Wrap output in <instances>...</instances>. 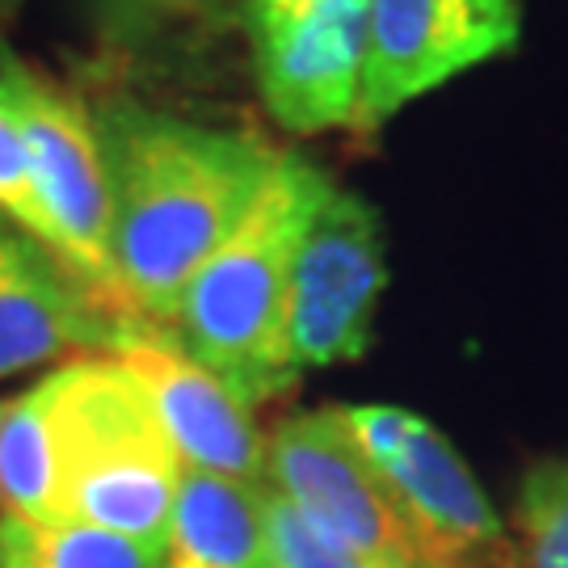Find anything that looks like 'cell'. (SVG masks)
Instances as JSON below:
<instances>
[{
	"label": "cell",
	"mask_w": 568,
	"mask_h": 568,
	"mask_svg": "<svg viewBox=\"0 0 568 568\" xmlns=\"http://www.w3.org/2000/svg\"><path fill=\"white\" fill-rule=\"evenodd\" d=\"M328 178L300 156H278L241 227L190 278L173 333L194 363L224 379L248 408L300 384L286 345L291 262Z\"/></svg>",
	"instance_id": "cell-2"
},
{
	"label": "cell",
	"mask_w": 568,
	"mask_h": 568,
	"mask_svg": "<svg viewBox=\"0 0 568 568\" xmlns=\"http://www.w3.org/2000/svg\"><path fill=\"white\" fill-rule=\"evenodd\" d=\"M0 102L9 105L26 140L60 262L110 312L126 316L110 262V185L93 105L9 47H0Z\"/></svg>",
	"instance_id": "cell-5"
},
{
	"label": "cell",
	"mask_w": 568,
	"mask_h": 568,
	"mask_svg": "<svg viewBox=\"0 0 568 568\" xmlns=\"http://www.w3.org/2000/svg\"><path fill=\"white\" fill-rule=\"evenodd\" d=\"M34 387L55 485L51 523H84L164 548L185 464L140 379L114 354H81Z\"/></svg>",
	"instance_id": "cell-3"
},
{
	"label": "cell",
	"mask_w": 568,
	"mask_h": 568,
	"mask_svg": "<svg viewBox=\"0 0 568 568\" xmlns=\"http://www.w3.org/2000/svg\"><path fill=\"white\" fill-rule=\"evenodd\" d=\"M211 0H89V13L98 21L102 39L140 42L161 34L164 26L182 21L185 13L203 9Z\"/></svg>",
	"instance_id": "cell-17"
},
{
	"label": "cell",
	"mask_w": 568,
	"mask_h": 568,
	"mask_svg": "<svg viewBox=\"0 0 568 568\" xmlns=\"http://www.w3.org/2000/svg\"><path fill=\"white\" fill-rule=\"evenodd\" d=\"M265 509H270V485L185 467L164 530V565L270 568Z\"/></svg>",
	"instance_id": "cell-12"
},
{
	"label": "cell",
	"mask_w": 568,
	"mask_h": 568,
	"mask_svg": "<svg viewBox=\"0 0 568 568\" xmlns=\"http://www.w3.org/2000/svg\"><path fill=\"white\" fill-rule=\"evenodd\" d=\"M265 485L375 568H429L337 408L291 413L265 434Z\"/></svg>",
	"instance_id": "cell-6"
},
{
	"label": "cell",
	"mask_w": 568,
	"mask_h": 568,
	"mask_svg": "<svg viewBox=\"0 0 568 568\" xmlns=\"http://www.w3.org/2000/svg\"><path fill=\"white\" fill-rule=\"evenodd\" d=\"M514 0H371L363 126L518 47Z\"/></svg>",
	"instance_id": "cell-9"
},
{
	"label": "cell",
	"mask_w": 568,
	"mask_h": 568,
	"mask_svg": "<svg viewBox=\"0 0 568 568\" xmlns=\"http://www.w3.org/2000/svg\"><path fill=\"white\" fill-rule=\"evenodd\" d=\"M523 568H568V459L530 467L518 493Z\"/></svg>",
	"instance_id": "cell-14"
},
{
	"label": "cell",
	"mask_w": 568,
	"mask_h": 568,
	"mask_svg": "<svg viewBox=\"0 0 568 568\" xmlns=\"http://www.w3.org/2000/svg\"><path fill=\"white\" fill-rule=\"evenodd\" d=\"M384 283V232L375 211L358 194L328 185L291 262L286 345L295 371L363 358Z\"/></svg>",
	"instance_id": "cell-7"
},
{
	"label": "cell",
	"mask_w": 568,
	"mask_h": 568,
	"mask_svg": "<svg viewBox=\"0 0 568 568\" xmlns=\"http://www.w3.org/2000/svg\"><path fill=\"white\" fill-rule=\"evenodd\" d=\"M0 215L60 257L55 227H51V215H47L39 182H34V169H30V152H26V140H21L18 122H13L4 102H0Z\"/></svg>",
	"instance_id": "cell-15"
},
{
	"label": "cell",
	"mask_w": 568,
	"mask_h": 568,
	"mask_svg": "<svg viewBox=\"0 0 568 568\" xmlns=\"http://www.w3.org/2000/svg\"><path fill=\"white\" fill-rule=\"evenodd\" d=\"M337 413L429 568H523L518 544L443 429L396 405H342Z\"/></svg>",
	"instance_id": "cell-4"
},
{
	"label": "cell",
	"mask_w": 568,
	"mask_h": 568,
	"mask_svg": "<svg viewBox=\"0 0 568 568\" xmlns=\"http://www.w3.org/2000/svg\"><path fill=\"white\" fill-rule=\"evenodd\" d=\"M265 530H270V568H375L371 560L354 556L349 548H342L328 535H321L274 488H270Z\"/></svg>",
	"instance_id": "cell-16"
},
{
	"label": "cell",
	"mask_w": 568,
	"mask_h": 568,
	"mask_svg": "<svg viewBox=\"0 0 568 568\" xmlns=\"http://www.w3.org/2000/svg\"><path fill=\"white\" fill-rule=\"evenodd\" d=\"M0 568H169L161 544L84 523L0 514Z\"/></svg>",
	"instance_id": "cell-13"
},
{
	"label": "cell",
	"mask_w": 568,
	"mask_h": 568,
	"mask_svg": "<svg viewBox=\"0 0 568 568\" xmlns=\"http://www.w3.org/2000/svg\"><path fill=\"white\" fill-rule=\"evenodd\" d=\"M122 321L68 265L0 215V379L105 354Z\"/></svg>",
	"instance_id": "cell-11"
},
{
	"label": "cell",
	"mask_w": 568,
	"mask_h": 568,
	"mask_svg": "<svg viewBox=\"0 0 568 568\" xmlns=\"http://www.w3.org/2000/svg\"><path fill=\"white\" fill-rule=\"evenodd\" d=\"M0 4H4V0H0Z\"/></svg>",
	"instance_id": "cell-18"
},
{
	"label": "cell",
	"mask_w": 568,
	"mask_h": 568,
	"mask_svg": "<svg viewBox=\"0 0 568 568\" xmlns=\"http://www.w3.org/2000/svg\"><path fill=\"white\" fill-rule=\"evenodd\" d=\"M248 30L262 98L283 126H363L371 0H253Z\"/></svg>",
	"instance_id": "cell-8"
},
{
	"label": "cell",
	"mask_w": 568,
	"mask_h": 568,
	"mask_svg": "<svg viewBox=\"0 0 568 568\" xmlns=\"http://www.w3.org/2000/svg\"><path fill=\"white\" fill-rule=\"evenodd\" d=\"M122 312L173 328L199 265L241 227L283 152L135 102L93 105Z\"/></svg>",
	"instance_id": "cell-1"
},
{
	"label": "cell",
	"mask_w": 568,
	"mask_h": 568,
	"mask_svg": "<svg viewBox=\"0 0 568 568\" xmlns=\"http://www.w3.org/2000/svg\"><path fill=\"white\" fill-rule=\"evenodd\" d=\"M105 354L140 379L185 467L265 485V434L253 422V408L203 363H194L173 328L122 321Z\"/></svg>",
	"instance_id": "cell-10"
}]
</instances>
